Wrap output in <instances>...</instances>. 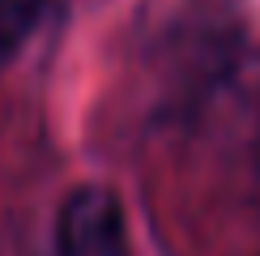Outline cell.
Segmentation results:
<instances>
[{"label":"cell","instance_id":"7a4b0ae2","mask_svg":"<svg viewBox=\"0 0 260 256\" xmlns=\"http://www.w3.org/2000/svg\"><path fill=\"white\" fill-rule=\"evenodd\" d=\"M51 9L56 0H0V69L30 43Z\"/></svg>","mask_w":260,"mask_h":256},{"label":"cell","instance_id":"6da1fadb","mask_svg":"<svg viewBox=\"0 0 260 256\" xmlns=\"http://www.w3.org/2000/svg\"><path fill=\"white\" fill-rule=\"evenodd\" d=\"M56 256H128L124 209L111 188L81 184L64 197L56 218Z\"/></svg>","mask_w":260,"mask_h":256}]
</instances>
